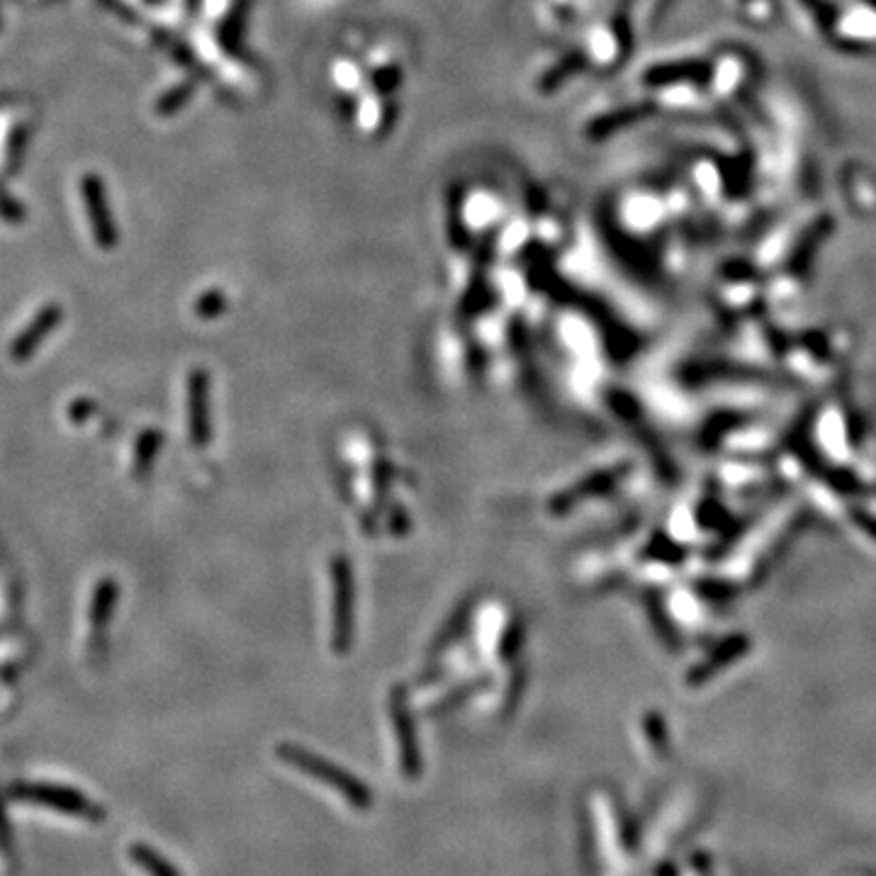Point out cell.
Wrapping results in <instances>:
<instances>
[{
    "label": "cell",
    "mask_w": 876,
    "mask_h": 876,
    "mask_svg": "<svg viewBox=\"0 0 876 876\" xmlns=\"http://www.w3.org/2000/svg\"><path fill=\"white\" fill-rule=\"evenodd\" d=\"M159 441H161V436L154 434V431L144 434V438H142V451H139V458H137V468L139 470L149 468L151 458H154L156 451H159Z\"/></svg>",
    "instance_id": "cell-9"
},
{
    "label": "cell",
    "mask_w": 876,
    "mask_h": 876,
    "mask_svg": "<svg viewBox=\"0 0 876 876\" xmlns=\"http://www.w3.org/2000/svg\"><path fill=\"white\" fill-rule=\"evenodd\" d=\"M278 757L285 762V765L300 769V772L307 774V777L317 779L319 784L334 789L348 806L358 808V811H370V808H373V791H370L361 779L353 777L351 772L334 765V762L324 760V757L317 755V752L300 748V745L285 743L278 748Z\"/></svg>",
    "instance_id": "cell-1"
},
{
    "label": "cell",
    "mask_w": 876,
    "mask_h": 876,
    "mask_svg": "<svg viewBox=\"0 0 876 876\" xmlns=\"http://www.w3.org/2000/svg\"><path fill=\"white\" fill-rule=\"evenodd\" d=\"M129 852H132L134 862H137L139 867H142L149 876H181V872H178V869L173 867V864H168L166 859L161 857L159 852L151 850V847L134 845Z\"/></svg>",
    "instance_id": "cell-7"
},
{
    "label": "cell",
    "mask_w": 876,
    "mask_h": 876,
    "mask_svg": "<svg viewBox=\"0 0 876 876\" xmlns=\"http://www.w3.org/2000/svg\"><path fill=\"white\" fill-rule=\"evenodd\" d=\"M852 876H872V874H852Z\"/></svg>",
    "instance_id": "cell-10"
},
{
    "label": "cell",
    "mask_w": 876,
    "mask_h": 876,
    "mask_svg": "<svg viewBox=\"0 0 876 876\" xmlns=\"http://www.w3.org/2000/svg\"><path fill=\"white\" fill-rule=\"evenodd\" d=\"M390 713H392V721H395L397 748H400V769L404 779L414 782V779L421 774V752L417 743V728H414L412 711H409L402 689H395V692H392Z\"/></svg>",
    "instance_id": "cell-3"
},
{
    "label": "cell",
    "mask_w": 876,
    "mask_h": 876,
    "mask_svg": "<svg viewBox=\"0 0 876 876\" xmlns=\"http://www.w3.org/2000/svg\"><path fill=\"white\" fill-rule=\"evenodd\" d=\"M59 317H61V314H56L54 310L47 312V314H42V317H37L35 322H32L30 327H27L25 334L18 336V341H15L13 348H10V356H13V361H18V363L27 361V358H30L32 353H35V348L42 344L44 339H47L49 329L54 327L56 319H59Z\"/></svg>",
    "instance_id": "cell-6"
},
{
    "label": "cell",
    "mask_w": 876,
    "mask_h": 876,
    "mask_svg": "<svg viewBox=\"0 0 876 876\" xmlns=\"http://www.w3.org/2000/svg\"><path fill=\"white\" fill-rule=\"evenodd\" d=\"M15 794L22 796L25 801H35V803H42V806L59 808V811H64V813H91V816L95 813L93 808L88 806L86 796L76 794V791H71V789H59V786L25 784V786H20Z\"/></svg>",
    "instance_id": "cell-5"
},
{
    "label": "cell",
    "mask_w": 876,
    "mask_h": 876,
    "mask_svg": "<svg viewBox=\"0 0 876 876\" xmlns=\"http://www.w3.org/2000/svg\"><path fill=\"white\" fill-rule=\"evenodd\" d=\"M331 580H334V636H331V645L336 653H346L353 643L356 584H353L351 563L344 555H336L331 560Z\"/></svg>",
    "instance_id": "cell-2"
},
{
    "label": "cell",
    "mask_w": 876,
    "mask_h": 876,
    "mask_svg": "<svg viewBox=\"0 0 876 876\" xmlns=\"http://www.w3.org/2000/svg\"><path fill=\"white\" fill-rule=\"evenodd\" d=\"M207 395L210 380L202 368L193 370L188 378V429L193 446H205L210 438V417H207Z\"/></svg>",
    "instance_id": "cell-4"
},
{
    "label": "cell",
    "mask_w": 876,
    "mask_h": 876,
    "mask_svg": "<svg viewBox=\"0 0 876 876\" xmlns=\"http://www.w3.org/2000/svg\"><path fill=\"white\" fill-rule=\"evenodd\" d=\"M117 599V587L115 582L105 580L100 584L98 589H95V597H93V609H91V623L93 628H103L108 626L110 614H112V604H115Z\"/></svg>",
    "instance_id": "cell-8"
}]
</instances>
